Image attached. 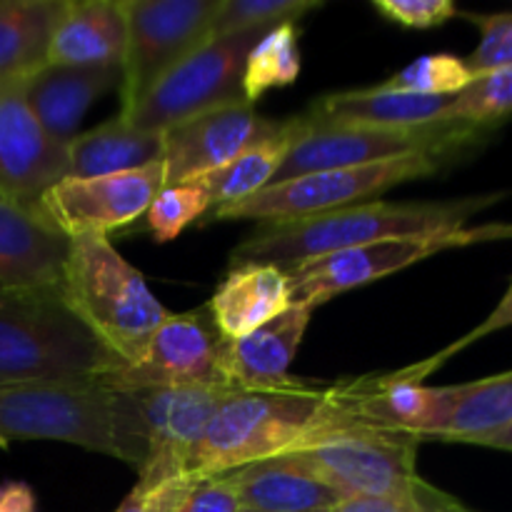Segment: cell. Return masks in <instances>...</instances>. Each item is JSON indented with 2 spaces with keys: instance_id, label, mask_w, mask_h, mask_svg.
<instances>
[{
  "instance_id": "obj_5",
  "label": "cell",
  "mask_w": 512,
  "mask_h": 512,
  "mask_svg": "<svg viewBox=\"0 0 512 512\" xmlns=\"http://www.w3.org/2000/svg\"><path fill=\"white\" fill-rule=\"evenodd\" d=\"M60 293L80 323L123 365H133L143 355L170 315L143 273L113 248L108 235L70 240Z\"/></svg>"
},
{
  "instance_id": "obj_17",
  "label": "cell",
  "mask_w": 512,
  "mask_h": 512,
  "mask_svg": "<svg viewBox=\"0 0 512 512\" xmlns=\"http://www.w3.org/2000/svg\"><path fill=\"white\" fill-rule=\"evenodd\" d=\"M68 175V148L55 143L25 100L23 83L0 88V198L38 210Z\"/></svg>"
},
{
  "instance_id": "obj_33",
  "label": "cell",
  "mask_w": 512,
  "mask_h": 512,
  "mask_svg": "<svg viewBox=\"0 0 512 512\" xmlns=\"http://www.w3.org/2000/svg\"><path fill=\"white\" fill-rule=\"evenodd\" d=\"M210 210H213L210 195L198 183L170 185L160 190L145 210V225L158 243H168Z\"/></svg>"
},
{
  "instance_id": "obj_21",
  "label": "cell",
  "mask_w": 512,
  "mask_h": 512,
  "mask_svg": "<svg viewBox=\"0 0 512 512\" xmlns=\"http://www.w3.org/2000/svg\"><path fill=\"white\" fill-rule=\"evenodd\" d=\"M238 490L243 512H328L343 495L295 455H275L225 473Z\"/></svg>"
},
{
  "instance_id": "obj_2",
  "label": "cell",
  "mask_w": 512,
  "mask_h": 512,
  "mask_svg": "<svg viewBox=\"0 0 512 512\" xmlns=\"http://www.w3.org/2000/svg\"><path fill=\"white\" fill-rule=\"evenodd\" d=\"M350 425L355 423L345 418L335 388L300 383L285 390H230L190 460L188 478L233 473Z\"/></svg>"
},
{
  "instance_id": "obj_28",
  "label": "cell",
  "mask_w": 512,
  "mask_h": 512,
  "mask_svg": "<svg viewBox=\"0 0 512 512\" xmlns=\"http://www.w3.org/2000/svg\"><path fill=\"white\" fill-rule=\"evenodd\" d=\"M512 425V370L458 385V400L435 440L478 445Z\"/></svg>"
},
{
  "instance_id": "obj_42",
  "label": "cell",
  "mask_w": 512,
  "mask_h": 512,
  "mask_svg": "<svg viewBox=\"0 0 512 512\" xmlns=\"http://www.w3.org/2000/svg\"><path fill=\"white\" fill-rule=\"evenodd\" d=\"M478 445H483V448L508 450V453H512V425H510V428L500 430V433H495V435H488V438H483V440H480Z\"/></svg>"
},
{
  "instance_id": "obj_32",
  "label": "cell",
  "mask_w": 512,
  "mask_h": 512,
  "mask_svg": "<svg viewBox=\"0 0 512 512\" xmlns=\"http://www.w3.org/2000/svg\"><path fill=\"white\" fill-rule=\"evenodd\" d=\"M473 78L475 75L465 65V58H458V55L450 53H435L413 60L408 68L395 73L383 85L390 90H403V93L453 98L460 90L468 88L473 83Z\"/></svg>"
},
{
  "instance_id": "obj_35",
  "label": "cell",
  "mask_w": 512,
  "mask_h": 512,
  "mask_svg": "<svg viewBox=\"0 0 512 512\" xmlns=\"http://www.w3.org/2000/svg\"><path fill=\"white\" fill-rule=\"evenodd\" d=\"M175 512H243V503L228 475H205L188 478Z\"/></svg>"
},
{
  "instance_id": "obj_44",
  "label": "cell",
  "mask_w": 512,
  "mask_h": 512,
  "mask_svg": "<svg viewBox=\"0 0 512 512\" xmlns=\"http://www.w3.org/2000/svg\"><path fill=\"white\" fill-rule=\"evenodd\" d=\"M328 512H330V510H328Z\"/></svg>"
},
{
  "instance_id": "obj_6",
  "label": "cell",
  "mask_w": 512,
  "mask_h": 512,
  "mask_svg": "<svg viewBox=\"0 0 512 512\" xmlns=\"http://www.w3.org/2000/svg\"><path fill=\"white\" fill-rule=\"evenodd\" d=\"M308 123V120H305ZM488 130L475 125L440 123L423 128H363V125H313L308 123L298 143L285 155L273 183L323 173V170L360 168L408 155H440L455 158L470 145L485 140Z\"/></svg>"
},
{
  "instance_id": "obj_29",
  "label": "cell",
  "mask_w": 512,
  "mask_h": 512,
  "mask_svg": "<svg viewBox=\"0 0 512 512\" xmlns=\"http://www.w3.org/2000/svg\"><path fill=\"white\" fill-rule=\"evenodd\" d=\"M300 30L295 23H280L265 30L263 38L245 58L243 95L248 103L263 98L268 90L293 85L300 75Z\"/></svg>"
},
{
  "instance_id": "obj_27",
  "label": "cell",
  "mask_w": 512,
  "mask_h": 512,
  "mask_svg": "<svg viewBox=\"0 0 512 512\" xmlns=\"http://www.w3.org/2000/svg\"><path fill=\"white\" fill-rule=\"evenodd\" d=\"M305 128H308L305 118H293L288 123H280V128L270 138L260 140L253 148L240 153L233 163H228L220 170H213V173L203 175V178L190 180V183H198L210 195L213 210L243 203V200L253 198L255 193H260V190H265L273 183L285 155L298 143Z\"/></svg>"
},
{
  "instance_id": "obj_1",
  "label": "cell",
  "mask_w": 512,
  "mask_h": 512,
  "mask_svg": "<svg viewBox=\"0 0 512 512\" xmlns=\"http://www.w3.org/2000/svg\"><path fill=\"white\" fill-rule=\"evenodd\" d=\"M495 198H465L448 203H370L330 210L293 223H265L233 250L235 265H273L288 273L305 260L323 258L360 245L403 238H435L463 233L465 223Z\"/></svg>"
},
{
  "instance_id": "obj_8",
  "label": "cell",
  "mask_w": 512,
  "mask_h": 512,
  "mask_svg": "<svg viewBox=\"0 0 512 512\" xmlns=\"http://www.w3.org/2000/svg\"><path fill=\"white\" fill-rule=\"evenodd\" d=\"M263 33L265 30H243L205 40L120 118L140 130L165 133L210 110L248 103L243 95L245 58Z\"/></svg>"
},
{
  "instance_id": "obj_39",
  "label": "cell",
  "mask_w": 512,
  "mask_h": 512,
  "mask_svg": "<svg viewBox=\"0 0 512 512\" xmlns=\"http://www.w3.org/2000/svg\"><path fill=\"white\" fill-rule=\"evenodd\" d=\"M413 503L418 512H475L470 510L468 505L460 503L458 498L445 493V490L430 485L428 480H423L420 475L413 483Z\"/></svg>"
},
{
  "instance_id": "obj_11",
  "label": "cell",
  "mask_w": 512,
  "mask_h": 512,
  "mask_svg": "<svg viewBox=\"0 0 512 512\" xmlns=\"http://www.w3.org/2000/svg\"><path fill=\"white\" fill-rule=\"evenodd\" d=\"M478 240H495V225L463 230V233L455 235H435V238L383 240V243L360 245V248H348L340 250V253L323 255V258L305 260V263L295 265L285 273L290 285V305L315 310L335 295L363 288L373 280L398 273V270L420 263L430 255L478 243Z\"/></svg>"
},
{
  "instance_id": "obj_43",
  "label": "cell",
  "mask_w": 512,
  "mask_h": 512,
  "mask_svg": "<svg viewBox=\"0 0 512 512\" xmlns=\"http://www.w3.org/2000/svg\"><path fill=\"white\" fill-rule=\"evenodd\" d=\"M498 230H500V238H512V225H508V228L498 225Z\"/></svg>"
},
{
  "instance_id": "obj_19",
  "label": "cell",
  "mask_w": 512,
  "mask_h": 512,
  "mask_svg": "<svg viewBox=\"0 0 512 512\" xmlns=\"http://www.w3.org/2000/svg\"><path fill=\"white\" fill-rule=\"evenodd\" d=\"M313 310L290 305L283 315L240 340H225L223 370L235 390H285L303 380L290 375Z\"/></svg>"
},
{
  "instance_id": "obj_14",
  "label": "cell",
  "mask_w": 512,
  "mask_h": 512,
  "mask_svg": "<svg viewBox=\"0 0 512 512\" xmlns=\"http://www.w3.org/2000/svg\"><path fill=\"white\" fill-rule=\"evenodd\" d=\"M165 188L163 160L103 178H63L40 198L38 210L65 235H108L145 215Z\"/></svg>"
},
{
  "instance_id": "obj_15",
  "label": "cell",
  "mask_w": 512,
  "mask_h": 512,
  "mask_svg": "<svg viewBox=\"0 0 512 512\" xmlns=\"http://www.w3.org/2000/svg\"><path fill=\"white\" fill-rule=\"evenodd\" d=\"M423 378L420 368H413L390 378L358 380L335 388V398L350 423L413 435L423 443L438 438L458 400V385L428 388L420 383Z\"/></svg>"
},
{
  "instance_id": "obj_16",
  "label": "cell",
  "mask_w": 512,
  "mask_h": 512,
  "mask_svg": "<svg viewBox=\"0 0 512 512\" xmlns=\"http://www.w3.org/2000/svg\"><path fill=\"white\" fill-rule=\"evenodd\" d=\"M278 128L280 123L255 113L253 103L225 105L173 125L163 133L165 188L225 168Z\"/></svg>"
},
{
  "instance_id": "obj_9",
  "label": "cell",
  "mask_w": 512,
  "mask_h": 512,
  "mask_svg": "<svg viewBox=\"0 0 512 512\" xmlns=\"http://www.w3.org/2000/svg\"><path fill=\"white\" fill-rule=\"evenodd\" d=\"M420 440L393 430L350 425L290 450L343 498H410Z\"/></svg>"
},
{
  "instance_id": "obj_20",
  "label": "cell",
  "mask_w": 512,
  "mask_h": 512,
  "mask_svg": "<svg viewBox=\"0 0 512 512\" xmlns=\"http://www.w3.org/2000/svg\"><path fill=\"white\" fill-rule=\"evenodd\" d=\"M120 85V68H73L48 63L23 83L25 100L58 145L68 148L90 105Z\"/></svg>"
},
{
  "instance_id": "obj_38",
  "label": "cell",
  "mask_w": 512,
  "mask_h": 512,
  "mask_svg": "<svg viewBox=\"0 0 512 512\" xmlns=\"http://www.w3.org/2000/svg\"><path fill=\"white\" fill-rule=\"evenodd\" d=\"M185 483H188V478L175 480V483L163 485L158 490L133 488L115 512H175V505H178Z\"/></svg>"
},
{
  "instance_id": "obj_12",
  "label": "cell",
  "mask_w": 512,
  "mask_h": 512,
  "mask_svg": "<svg viewBox=\"0 0 512 512\" xmlns=\"http://www.w3.org/2000/svg\"><path fill=\"white\" fill-rule=\"evenodd\" d=\"M228 385H170L135 390L145 425L148 453L138 468V490H158L188 478V465L230 393Z\"/></svg>"
},
{
  "instance_id": "obj_25",
  "label": "cell",
  "mask_w": 512,
  "mask_h": 512,
  "mask_svg": "<svg viewBox=\"0 0 512 512\" xmlns=\"http://www.w3.org/2000/svg\"><path fill=\"white\" fill-rule=\"evenodd\" d=\"M163 160V133L140 130L118 118L78 133L68 145L65 178H103Z\"/></svg>"
},
{
  "instance_id": "obj_31",
  "label": "cell",
  "mask_w": 512,
  "mask_h": 512,
  "mask_svg": "<svg viewBox=\"0 0 512 512\" xmlns=\"http://www.w3.org/2000/svg\"><path fill=\"white\" fill-rule=\"evenodd\" d=\"M318 5V0H220L210 25V38L295 23Z\"/></svg>"
},
{
  "instance_id": "obj_36",
  "label": "cell",
  "mask_w": 512,
  "mask_h": 512,
  "mask_svg": "<svg viewBox=\"0 0 512 512\" xmlns=\"http://www.w3.org/2000/svg\"><path fill=\"white\" fill-rule=\"evenodd\" d=\"M375 13L405 28H438L458 15V5L450 0H373Z\"/></svg>"
},
{
  "instance_id": "obj_22",
  "label": "cell",
  "mask_w": 512,
  "mask_h": 512,
  "mask_svg": "<svg viewBox=\"0 0 512 512\" xmlns=\"http://www.w3.org/2000/svg\"><path fill=\"white\" fill-rule=\"evenodd\" d=\"M123 55V0H65V10L50 38L48 63L120 68Z\"/></svg>"
},
{
  "instance_id": "obj_18",
  "label": "cell",
  "mask_w": 512,
  "mask_h": 512,
  "mask_svg": "<svg viewBox=\"0 0 512 512\" xmlns=\"http://www.w3.org/2000/svg\"><path fill=\"white\" fill-rule=\"evenodd\" d=\"M70 238L40 210L0 198V290L60 288Z\"/></svg>"
},
{
  "instance_id": "obj_41",
  "label": "cell",
  "mask_w": 512,
  "mask_h": 512,
  "mask_svg": "<svg viewBox=\"0 0 512 512\" xmlns=\"http://www.w3.org/2000/svg\"><path fill=\"white\" fill-rule=\"evenodd\" d=\"M0 512H38L33 488L15 480L0 485Z\"/></svg>"
},
{
  "instance_id": "obj_23",
  "label": "cell",
  "mask_w": 512,
  "mask_h": 512,
  "mask_svg": "<svg viewBox=\"0 0 512 512\" xmlns=\"http://www.w3.org/2000/svg\"><path fill=\"white\" fill-rule=\"evenodd\" d=\"M453 98L390 90L385 85L320 98L305 120L313 125H363V128H423L445 120Z\"/></svg>"
},
{
  "instance_id": "obj_37",
  "label": "cell",
  "mask_w": 512,
  "mask_h": 512,
  "mask_svg": "<svg viewBox=\"0 0 512 512\" xmlns=\"http://www.w3.org/2000/svg\"><path fill=\"white\" fill-rule=\"evenodd\" d=\"M510 325H512V283L508 285V290H505V295H503V298H500V303L495 305V310H493V313H490L488 318H485L483 323H480L478 328L473 330V333H468V335H465V338L460 340V343L450 345V348H448V350H443V353H440L438 358L428 360V363L423 365V373L428 375L430 370L435 368V365H438V363H443L445 358H450V355H453V353H458V350H463L465 345L475 343V340L485 338V335H490V333H498V330H503V328H510Z\"/></svg>"
},
{
  "instance_id": "obj_26",
  "label": "cell",
  "mask_w": 512,
  "mask_h": 512,
  "mask_svg": "<svg viewBox=\"0 0 512 512\" xmlns=\"http://www.w3.org/2000/svg\"><path fill=\"white\" fill-rule=\"evenodd\" d=\"M65 0H0V88L25 83L48 65Z\"/></svg>"
},
{
  "instance_id": "obj_24",
  "label": "cell",
  "mask_w": 512,
  "mask_h": 512,
  "mask_svg": "<svg viewBox=\"0 0 512 512\" xmlns=\"http://www.w3.org/2000/svg\"><path fill=\"white\" fill-rule=\"evenodd\" d=\"M223 340H240L290 308L288 275L273 265H235L205 305Z\"/></svg>"
},
{
  "instance_id": "obj_4",
  "label": "cell",
  "mask_w": 512,
  "mask_h": 512,
  "mask_svg": "<svg viewBox=\"0 0 512 512\" xmlns=\"http://www.w3.org/2000/svg\"><path fill=\"white\" fill-rule=\"evenodd\" d=\"M120 365L60 288L0 290V385H105Z\"/></svg>"
},
{
  "instance_id": "obj_34",
  "label": "cell",
  "mask_w": 512,
  "mask_h": 512,
  "mask_svg": "<svg viewBox=\"0 0 512 512\" xmlns=\"http://www.w3.org/2000/svg\"><path fill=\"white\" fill-rule=\"evenodd\" d=\"M473 25L480 30V43L473 53L465 58L470 73L478 75L490 73L498 68L512 65V13L493 15H468Z\"/></svg>"
},
{
  "instance_id": "obj_7",
  "label": "cell",
  "mask_w": 512,
  "mask_h": 512,
  "mask_svg": "<svg viewBox=\"0 0 512 512\" xmlns=\"http://www.w3.org/2000/svg\"><path fill=\"white\" fill-rule=\"evenodd\" d=\"M443 163H448V158H440V155H408V158L360 165V168L300 175L285 183L268 185L243 203L210 210V218L260 220L263 225L293 223V220L313 218L330 210L370 203V198H378L395 185L438 173Z\"/></svg>"
},
{
  "instance_id": "obj_40",
  "label": "cell",
  "mask_w": 512,
  "mask_h": 512,
  "mask_svg": "<svg viewBox=\"0 0 512 512\" xmlns=\"http://www.w3.org/2000/svg\"><path fill=\"white\" fill-rule=\"evenodd\" d=\"M330 512H418L410 498H345Z\"/></svg>"
},
{
  "instance_id": "obj_13",
  "label": "cell",
  "mask_w": 512,
  "mask_h": 512,
  "mask_svg": "<svg viewBox=\"0 0 512 512\" xmlns=\"http://www.w3.org/2000/svg\"><path fill=\"white\" fill-rule=\"evenodd\" d=\"M225 340L208 308L168 315L133 365H120L105 388L135 393L170 385H233L223 370Z\"/></svg>"
},
{
  "instance_id": "obj_30",
  "label": "cell",
  "mask_w": 512,
  "mask_h": 512,
  "mask_svg": "<svg viewBox=\"0 0 512 512\" xmlns=\"http://www.w3.org/2000/svg\"><path fill=\"white\" fill-rule=\"evenodd\" d=\"M512 115V65L478 75L458 95H453L445 120L490 130Z\"/></svg>"
},
{
  "instance_id": "obj_10",
  "label": "cell",
  "mask_w": 512,
  "mask_h": 512,
  "mask_svg": "<svg viewBox=\"0 0 512 512\" xmlns=\"http://www.w3.org/2000/svg\"><path fill=\"white\" fill-rule=\"evenodd\" d=\"M218 3L220 0H123L120 115L130 113L160 78L210 38Z\"/></svg>"
},
{
  "instance_id": "obj_3",
  "label": "cell",
  "mask_w": 512,
  "mask_h": 512,
  "mask_svg": "<svg viewBox=\"0 0 512 512\" xmlns=\"http://www.w3.org/2000/svg\"><path fill=\"white\" fill-rule=\"evenodd\" d=\"M55 440L143 465L148 453L138 395L80 385H0V443Z\"/></svg>"
}]
</instances>
